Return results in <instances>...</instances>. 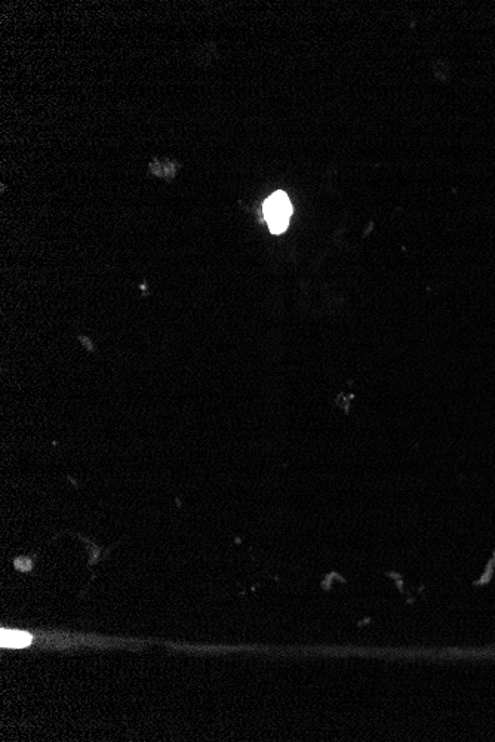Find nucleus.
<instances>
[{
    "mask_svg": "<svg viewBox=\"0 0 495 742\" xmlns=\"http://www.w3.org/2000/svg\"><path fill=\"white\" fill-rule=\"evenodd\" d=\"M264 218L269 224L270 232L281 235L288 229L292 215V205L284 192H276L269 197L263 206Z\"/></svg>",
    "mask_w": 495,
    "mask_h": 742,
    "instance_id": "obj_1",
    "label": "nucleus"
},
{
    "mask_svg": "<svg viewBox=\"0 0 495 742\" xmlns=\"http://www.w3.org/2000/svg\"><path fill=\"white\" fill-rule=\"evenodd\" d=\"M32 640V636L26 633V631L2 630V634H0L2 648H27L32 643Z\"/></svg>",
    "mask_w": 495,
    "mask_h": 742,
    "instance_id": "obj_2",
    "label": "nucleus"
}]
</instances>
